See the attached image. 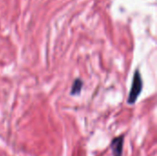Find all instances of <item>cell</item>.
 I'll return each instance as SVG.
<instances>
[{
	"label": "cell",
	"instance_id": "obj_2",
	"mask_svg": "<svg viewBox=\"0 0 157 156\" xmlns=\"http://www.w3.org/2000/svg\"><path fill=\"white\" fill-rule=\"evenodd\" d=\"M124 146V136L120 135L114 138L110 143V149L112 152V156H122Z\"/></svg>",
	"mask_w": 157,
	"mask_h": 156
},
{
	"label": "cell",
	"instance_id": "obj_3",
	"mask_svg": "<svg viewBox=\"0 0 157 156\" xmlns=\"http://www.w3.org/2000/svg\"><path fill=\"white\" fill-rule=\"evenodd\" d=\"M82 87H83V82L81 79H75L74 84H73V86H72V91H71V94L72 95H77L81 92L82 90Z\"/></svg>",
	"mask_w": 157,
	"mask_h": 156
},
{
	"label": "cell",
	"instance_id": "obj_1",
	"mask_svg": "<svg viewBox=\"0 0 157 156\" xmlns=\"http://www.w3.org/2000/svg\"><path fill=\"white\" fill-rule=\"evenodd\" d=\"M142 89H143V80H142V77H141L140 72L137 70L134 73L131 91H130L129 97H128V103L129 104L132 105L137 101L138 97L140 96V94L142 92Z\"/></svg>",
	"mask_w": 157,
	"mask_h": 156
}]
</instances>
